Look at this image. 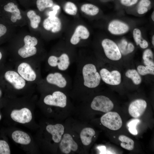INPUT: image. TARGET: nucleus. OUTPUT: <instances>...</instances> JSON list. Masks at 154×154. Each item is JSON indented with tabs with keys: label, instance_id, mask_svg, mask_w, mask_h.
Here are the masks:
<instances>
[{
	"label": "nucleus",
	"instance_id": "1",
	"mask_svg": "<svg viewBox=\"0 0 154 154\" xmlns=\"http://www.w3.org/2000/svg\"><path fill=\"white\" fill-rule=\"evenodd\" d=\"M76 62L77 70L73 84L74 92L84 94L87 90L98 87L101 79L96 65L84 52L77 54Z\"/></svg>",
	"mask_w": 154,
	"mask_h": 154
},
{
	"label": "nucleus",
	"instance_id": "2",
	"mask_svg": "<svg viewBox=\"0 0 154 154\" xmlns=\"http://www.w3.org/2000/svg\"><path fill=\"white\" fill-rule=\"evenodd\" d=\"M56 47L54 52L49 56L47 63L49 66L57 71L63 72L76 62L77 54L74 48L66 43H60Z\"/></svg>",
	"mask_w": 154,
	"mask_h": 154
},
{
	"label": "nucleus",
	"instance_id": "3",
	"mask_svg": "<svg viewBox=\"0 0 154 154\" xmlns=\"http://www.w3.org/2000/svg\"><path fill=\"white\" fill-rule=\"evenodd\" d=\"M45 80L48 84L62 91L70 88L72 84L70 77L62 72L56 71L50 73L47 76Z\"/></svg>",
	"mask_w": 154,
	"mask_h": 154
},
{
	"label": "nucleus",
	"instance_id": "4",
	"mask_svg": "<svg viewBox=\"0 0 154 154\" xmlns=\"http://www.w3.org/2000/svg\"><path fill=\"white\" fill-rule=\"evenodd\" d=\"M24 45L18 50V54L23 58L29 57L35 55L37 50L36 46L38 40L35 35L29 33H23Z\"/></svg>",
	"mask_w": 154,
	"mask_h": 154
},
{
	"label": "nucleus",
	"instance_id": "5",
	"mask_svg": "<svg viewBox=\"0 0 154 154\" xmlns=\"http://www.w3.org/2000/svg\"><path fill=\"white\" fill-rule=\"evenodd\" d=\"M3 9L9 14V19L12 26H23L27 23L24 12H22L13 2L8 3L4 6Z\"/></svg>",
	"mask_w": 154,
	"mask_h": 154
},
{
	"label": "nucleus",
	"instance_id": "6",
	"mask_svg": "<svg viewBox=\"0 0 154 154\" xmlns=\"http://www.w3.org/2000/svg\"><path fill=\"white\" fill-rule=\"evenodd\" d=\"M90 35V31L85 26L82 24L78 25L66 43L74 48L82 46L84 41L88 39Z\"/></svg>",
	"mask_w": 154,
	"mask_h": 154
},
{
	"label": "nucleus",
	"instance_id": "7",
	"mask_svg": "<svg viewBox=\"0 0 154 154\" xmlns=\"http://www.w3.org/2000/svg\"><path fill=\"white\" fill-rule=\"evenodd\" d=\"M41 24L43 30L52 34L59 33L62 28L61 19L55 15L48 16L43 20Z\"/></svg>",
	"mask_w": 154,
	"mask_h": 154
},
{
	"label": "nucleus",
	"instance_id": "8",
	"mask_svg": "<svg viewBox=\"0 0 154 154\" xmlns=\"http://www.w3.org/2000/svg\"><path fill=\"white\" fill-rule=\"evenodd\" d=\"M100 121L104 126L112 130L119 129L122 125L120 116L114 112H109L104 115L100 118Z\"/></svg>",
	"mask_w": 154,
	"mask_h": 154
},
{
	"label": "nucleus",
	"instance_id": "9",
	"mask_svg": "<svg viewBox=\"0 0 154 154\" xmlns=\"http://www.w3.org/2000/svg\"><path fill=\"white\" fill-rule=\"evenodd\" d=\"M104 53L107 58L113 60H118L121 57V54L118 46L113 40L105 38L101 43Z\"/></svg>",
	"mask_w": 154,
	"mask_h": 154
},
{
	"label": "nucleus",
	"instance_id": "10",
	"mask_svg": "<svg viewBox=\"0 0 154 154\" xmlns=\"http://www.w3.org/2000/svg\"><path fill=\"white\" fill-rule=\"evenodd\" d=\"M90 106L94 110L107 113L112 110L114 105L108 97L103 95H98L94 98Z\"/></svg>",
	"mask_w": 154,
	"mask_h": 154
},
{
	"label": "nucleus",
	"instance_id": "11",
	"mask_svg": "<svg viewBox=\"0 0 154 154\" xmlns=\"http://www.w3.org/2000/svg\"><path fill=\"white\" fill-rule=\"evenodd\" d=\"M67 98L66 94L60 90H56L52 94H49L44 98L43 101L46 104L61 108L65 107L66 105Z\"/></svg>",
	"mask_w": 154,
	"mask_h": 154
},
{
	"label": "nucleus",
	"instance_id": "12",
	"mask_svg": "<svg viewBox=\"0 0 154 154\" xmlns=\"http://www.w3.org/2000/svg\"><path fill=\"white\" fill-rule=\"evenodd\" d=\"M101 79L106 84L112 85L119 84L121 82V75L116 70L110 72L107 69L103 68L99 70Z\"/></svg>",
	"mask_w": 154,
	"mask_h": 154
},
{
	"label": "nucleus",
	"instance_id": "13",
	"mask_svg": "<svg viewBox=\"0 0 154 154\" xmlns=\"http://www.w3.org/2000/svg\"><path fill=\"white\" fill-rule=\"evenodd\" d=\"M146 102L141 99L134 100L130 104L128 112L132 117L137 118L140 117L144 113L146 108Z\"/></svg>",
	"mask_w": 154,
	"mask_h": 154
},
{
	"label": "nucleus",
	"instance_id": "14",
	"mask_svg": "<svg viewBox=\"0 0 154 154\" xmlns=\"http://www.w3.org/2000/svg\"><path fill=\"white\" fill-rule=\"evenodd\" d=\"M59 147L62 153L68 154L71 151H75L78 149L77 143L69 134L66 133L61 139Z\"/></svg>",
	"mask_w": 154,
	"mask_h": 154
},
{
	"label": "nucleus",
	"instance_id": "15",
	"mask_svg": "<svg viewBox=\"0 0 154 154\" xmlns=\"http://www.w3.org/2000/svg\"><path fill=\"white\" fill-rule=\"evenodd\" d=\"M24 13L27 23L28 24L31 30L34 31H38L42 21L41 16L35 11L32 9Z\"/></svg>",
	"mask_w": 154,
	"mask_h": 154
},
{
	"label": "nucleus",
	"instance_id": "16",
	"mask_svg": "<svg viewBox=\"0 0 154 154\" xmlns=\"http://www.w3.org/2000/svg\"><path fill=\"white\" fill-rule=\"evenodd\" d=\"M11 117L15 121L23 124L29 122L32 118L31 111L25 108L20 110H13L11 113Z\"/></svg>",
	"mask_w": 154,
	"mask_h": 154
},
{
	"label": "nucleus",
	"instance_id": "17",
	"mask_svg": "<svg viewBox=\"0 0 154 154\" xmlns=\"http://www.w3.org/2000/svg\"><path fill=\"white\" fill-rule=\"evenodd\" d=\"M5 77L16 89H21L25 85V80L19 74L13 71H7L5 73Z\"/></svg>",
	"mask_w": 154,
	"mask_h": 154
},
{
	"label": "nucleus",
	"instance_id": "18",
	"mask_svg": "<svg viewBox=\"0 0 154 154\" xmlns=\"http://www.w3.org/2000/svg\"><path fill=\"white\" fill-rule=\"evenodd\" d=\"M17 71L24 80L27 81H33L36 78L35 72L27 63L23 62L20 64L18 67Z\"/></svg>",
	"mask_w": 154,
	"mask_h": 154
},
{
	"label": "nucleus",
	"instance_id": "19",
	"mask_svg": "<svg viewBox=\"0 0 154 154\" xmlns=\"http://www.w3.org/2000/svg\"><path fill=\"white\" fill-rule=\"evenodd\" d=\"M47 131L52 135L53 141L56 143L60 142L64 132V126L57 123L54 125L50 124L46 127Z\"/></svg>",
	"mask_w": 154,
	"mask_h": 154
},
{
	"label": "nucleus",
	"instance_id": "20",
	"mask_svg": "<svg viewBox=\"0 0 154 154\" xmlns=\"http://www.w3.org/2000/svg\"><path fill=\"white\" fill-rule=\"evenodd\" d=\"M108 30L112 34L119 35L127 32L129 30V27L124 23L118 20H114L109 24Z\"/></svg>",
	"mask_w": 154,
	"mask_h": 154
},
{
	"label": "nucleus",
	"instance_id": "21",
	"mask_svg": "<svg viewBox=\"0 0 154 154\" xmlns=\"http://www.w3.org/2000/svg\"><path fill=\"white\" fill-rule=\"evenodd\" d=\"M12 137L16 143L23 145H27L31 142L29 136L26 133L19 130H16L12 134Z\"/></svg>",
	"mask_w": 154,
	"mask_h": 154
},
{
	"label": "nucleus",
	"instance_id": "22",
	"mask_svg": "<svg viewBox=\"0 0 154 154\" xmlns=\"http://www.w3.org/2000/svg\"><path fill=\"white\" fill-rule=\"evenodd\" d=\"M94 130L90 127H86L81 131L80 138L82 144L84 145H90L91 142L92 137L95 135Z\"/></svg>",
	"mask_w": 154,
	"mask_h": 154
},
{
	"label": "nucleus",
	"instance_id": "23",
	"mask_svg": "<svg viewBox=\"0 0 154 154\" xmlns=\"http://www.w3.org/2000/svg\"><path fill=\"white\" fill-rule=\"evenodd\" d=\"M81 12L87 15L93 16L97 15L99 9L96 6L91 3H85L82 4L80 7Z\"/></svg>",
	"mask_w": 154,
	"mask_h": 154
},
{
	"label": "nucleus",
	"instance_id": "24",
	"mask_svg": "<svg viewBox=\"0 0 154 154\" xmlns=\"http://www.w3.org/2000/svg\"><path fill=\"white\" fill-rule=\"evenodd\" d=\"M63 9L66 14L72 16L76 15L78 11L76 5L71 1L66 2L63 5Z\"/></svg>",
	"mask_w": 154,
	"mask_h": 154
},
{
	"label": "nucleus",
	"instance_id": "25",
	"mask_svg": "<svg viewBox=\"0 0 154 154\" xmlns=\"http://www.w3.org/2000/svg\"><path fill=\"white\" fill-rule=\"evenodd\" d=\"M118 139L121 142L120 145L122 148L130 151L133 149L134 142L132 139L123 135H120Z\"/></svg>",
	"mask_w": 154,
	"mask_h": 154
},
{
	"label": "nucleus",
	"instance_id": "26",
	"mask_svg": "<svg viewBox=\"0 0 154 154\" xmlns=\"http://www.w3.org/2000/svg\"><path fill=\"white\" fill-rule=\"evenodd\" d=\"M36 4L38 11L42 12L46 9L53 7L54 3L53 0H37Z\"/></svg>",
	"mask_w": 154,
	"mask_h": 154
},
{
	"label": "nucleus",
	"instance_id": "27",
	"mask_svg": "<svg viewBox=\"0 0 154 154\" xmlns=\"http://www.w3.org/2000/svg\"><path fill=\"white\" fill-rule=\"evenodd\" d=\"M125 76L131 79L136 85L139 84L141 82V78L138 72L135 69L129 70L126 72Z\"/></svg>",
	"mask_w": 154,
	"mask_h": 154
},
{
	"label": "nucleus",
	"instance_id": "28",
	"mask_svg": "<svg viewBox=\"0 0 154 154\" xmlns=\"http://www.w3.org/2000/svg\"><path fill=\"white\" fill-rule=\"evenodd\" d=\"M138 72L142 75H145L148 74H154V67L143 65H139L137 68Z\"/></svg>",
	"mask_w": 154,
	"mask_h": 154
},
{
	"label": "nucleus",
	"instance_id": "29",
	"mask_svg": "<svg viewBox=\"0 0 154 154\" xmlns=\"http://www.w3.org/2000/svg\"><path fill=\"white\" fill-rule=\"evenodd\" d=\"M140 122V120L139 119H133L129 121L127 124L129 132L132 135H136L138 134L136 127L139 123Z\"/></svg>",
	"mask_w": 154,
	"mask_h": 154
},
{
	"label": "nucleus",
	"instance_id": "30",
	"mask_svg": "<svg viewBox=\"0 0 154 154\" xmlns=\"http://www.w3.org/2000/svg\"><path fill=\"white\" fill-rule=\"evenodd\" d=\"M10 151L7 143L4 140H0V154H10Z\"/></svg>",
	"mask_w": 154,
	"mask_h": 154
},
{
	"label": "nucleus",
	"instance_id": "31",
	"mask_svg": "<svg viewBox=\"0 0 154 154\" xmlns=\"http://www.w3.org/2000/svg\"><path fill=\"white\" fill-rule=\"evenodd\" d=\"M141 31L137 28L135 29L133 32V36L134 40L137 44L139 45V43L142 40Z\"/></svg>",
	"mask_w": 154,
	"mask_h": 154
},
{
	"label": "nucleus",
	"instance_id": "32",
	"mask_svg": "<svg viewBox=\"0 0 154 154\" xmlns=\"http://www.w3.org/2000/svg\"><path fill=\"white\" fill-rule=\"evenodd\" d=\"M127 42L125 39L122 40L119 44L118 46L121 53L123 54H127Z\"/></svg>",
	"mask_w": 154,
	"mask_h": 154
},
{
	"label": "nucleus",
	"instance_id": "33",
	"mask_svg": "<svg viewBox=\"0 0 154 154\" xmlns=\"http://www.w3.org/2000/svg\"><path fill=\"white\" fill-rule=\"evenodd\" d=\"M153 53L152 51L150 49H147L144 52L143 58V60L146 59H150V58H153Z\"/></svg>",
	"mask_w": 154,
	"mask_h": 154
},
{
	"label": "nucleus",
	"instance_id": "34",
	"mask_svg": "<svg viewBox=\"0 0 154 154\" xmlns=\"http://www.w3.org/2000/svg\"><path fill=\"white\" fill-rule=\"evenodd\" d=\"M138 0H121V2L123 5L130 6L135 4Z\"/></svg>",
	"mask_w": 154,
	"mask_h": 154
},
{
	"label": "nucleus",
	"instance_id": "35",
	"mask_svg": "<svg viewBox=\"0 0 154 154\" xmlns=\"http://www.w3.org/2000/svg\"><path fill=\"white\" fill-rule=\"evenodd\" d=\"M151 3L150 0H141L139 4V7H147Z\"/></svg>",
	"mask_w": 154,
	"mask_h": 154
},
{
	"label": "nucleus",
	"instance_id": "36",
	"mask_svg": "<svg viewBox=\"0 0 154 154\" xmlns=\"http://www.w3.org/2000/svg\"><path fill=\"white\" fill-rule=\"evenodd\" d=\"M7 31L6 27L2 24H0V38L5 35Z\"/></svg>",
	"mask_w": 154,
	"mask_h": 154
},
{
	"label": "nucleus",
	"instance_id": "37",
	"mask_svg": "<svg viewBox=\"0 0 154 154\" xmlns=\"http://www.w3.org/2000/svg\"><path fill=\"white\" fill-rule=\"evenodd\" d=\"M148 11L147 7H139L137 10V12L139 14H143L146 13Z\"/></svg>",
	"mask_w": 154,
	"mask_h": 154
},
{
	"label": "nucleus",
	"instance_id": "38",
	"mask_svg": "<svg viewBox=\"0 0 154 154\" xmlns=\"http://www.w3.org/2000/svg\"><path fill=\"white\" fill-rule=\"evenodd\" d=\"M139 45L141 48H145L148 46V44L146 40L142 39L139 43Z\"/></svg>",
	"mask_w": 154,
	"mask_h": 154
},
{
	"label": "nucleus",
	"instance_id": "39",
	"mask_svg": "<svg viewBox=\"0 0 154 154\" xmlns=\"http://www.w3.org/2000/svg\"><path fill=\"white\" fill-rule=\"evenodd\" d=\"M134 50V46L131 43H129L127 44V54L132 52Z\"/></svg>",
	"mask_w": 154,
	"mask_h": 154
},
{
	"label": "nucleus",
	"instance_id": "40",
	"mask_svg": "<svg viewBox=\"0 0 154 154\" xmlns=\"http://www.w3.org/2000/svg\"><path fill=\"white\" fill-rule=\"evenodd\" d=\"M144 63L146 66L154 67V63L150 59H147L144 60Z\"/></svg>",
	"mask_w": 154,
	"mask_h": 154
},
{
	"label": "nucleus",
	"instance_id": "41",
	"mask_svg": "<svg viewBox=\"0 0 154 154\" xmlns=\"http://www.w3.org/2000/svg\"><path fill=\"white\" fill-rule=\"evenodd\" d=\"M99 149L101 150L102 153H105L106 150V148L105 146H102Z\"/></svg>",
	"mask_w": 154,
	"mask_h": 154
},
{
	"label": "nucleus",
	"instance_id": "42",
	"mask_svg": "<svg viewBox=\"0 0 154 154\" xmlns=\"http://www.w3.org/2000/svg\"><path fill=\"white\" fill-rule=\"evenodd\" d=\"M154 11L152 13V15H151V19L152 20L154 21Z\"/></svg>",
	"mask_w": 154,
	"mask_h": 154
},
{
	"label": "nucleus",
	"instance_id": "43",
	"mask_svg": "<svg viewBox=\"0 0 154 154\" xmlns=\"http://www.w3.org/2000/svg\"><path fill=\"white\" fill-rule=\"evenodd\" d=\"M154 36L153 35V36L152 37V42L153 45L154 46Z\"/></svg>",
	"mask_w": 154,
	"mask_h": 154
},
{
	"label": "nucleus",
	"instance_id": "44",
	"mask_svg": "<svg viewBox=\"0 0 154 154\" xmlns=\"http://www.w3.org/2000/svg\"><path fill=\"white\" fill-rule=\"evenodd\" d=\"M2 57V54L1 52H0V60L1 59Z\"/></svg>",
	"mask_w": 154,
	"mask_h": 154
},
{
	"label": "nucleus",
	"instance_id": "45",
	"mask_svg": "<svg viewBox=\"0 0 154 154\" xmlns=\"http://www.w3.org/2000/svg\"></svg>",
	"mask_w": 154,
	"mask_h": 154
}]
</instances>
